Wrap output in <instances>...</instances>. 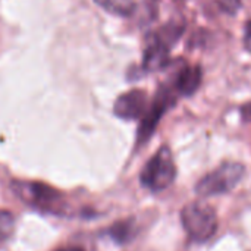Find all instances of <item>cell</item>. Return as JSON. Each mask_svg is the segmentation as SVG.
I'll list each match as a JSON object with an SVG mask.
<instances>
[{"mask_svg": "<svg viewBox=\"0 0 251 251\" xmlns=\"http://www.w3.org/2000/svg\"><path fill=\"white\" fill-rule=\"evenodd\" d=\"M176 176V166L169 147L163 146L156 151V154L146 163L141 171L140 181L150 191L166 190Z\"/></svg>", "mask_w": 251, "mask_h": 251, "instance_id": "cell-1", "label": "cell"}, {"mask_svg": "<svg viewBox=\"0 0 251 251\" xmlns=\"http://www.w3.org/2000/svg\"><path fill=\"white\" fill-rule=\"evenodd\" d=\"M10 187L24 203L47 213H54V215L62 213L63 209L62 194L54 188H51L50 185L41 182L13 181Z\"/></svg>", "mask_w": 251, "mask_h": 251, "instance_id": "cell-2", "label": "cell"}, {"mask_svg": "<svg viewBox=\"0 0 251 251\" xmlns=\"http://www.w3.org/2000/svg\"><path fill=\"white\" fill-rule=\"evenodd\" d=\"M176 96H178V93L174 85L162 84L157 88L151 104L147 107L144 116L141 118V124L137 131V144L138 146L144 144L150 140V137L156 131L163 115L175 106Z\"/></svg>", "mask_w": 251, "mask_h": 251, "instance_id": "cell-3", "label": "cell"}, {"mask_svg": "<svg viewBox=\"0 0 251 251\" xmlns=\"http://www.w3.org/2000/svg\"><path fill=\"white\" fill-rule=\"evenodd\" d=\"M182 225L194 241H207L218 229V218L215 210L203 203H191L181 212Z\"/></svg>", "mask_w": 251, "mask_h": 251, "instance_id": "cell-4", "label": "cell"}, {"mask_svg": "<svg viewBox=\"0 0 251 251\" xmlns=\"http://www.w3.org/2000/svg\"><path fill=\"white\" fill-rule=\"evenodd\" d=\"M244 166L237 162H226L221 165L213 172L207 174L196 187V191L200 196L210 197V196H221L225 193L232 191L238 182L244 176Z\"/></svg>", "mask_w": 251, "mask_h": 251, "instance_id": "cell-5", "label": "cell"}, {"mask_svg": "<svg viewBox=\"0 0 251 251\" xmlns=\"http://www.w3.org/2000/svg\"><path fill=\"white\" fill-rule=\"evenodd\" d=\"M149 107V97L144 90H131L119 96L113 106V113L125 121H135L144 116Z\"/></svg>", "mask_w": 251, "mask_h": 251, "instance_id": "cell-6", "label": "cell"}, {"mask_svg": "<svg viewBox=\"0 0 251 251\" xmlns=\"http://www.w3.org/2000/svg\"><path fill=\"white\" fill-rule=\"evenodd\" d=\"M169 51L171 47L163 43L156 32L150 34L147 38V46L144 50V60H143V68L149 72L153 71H160L166 68L171 63L169 59Z\"/></svg>", "mask_w": 251, "mask_h": 251, "instance_id": "cell-7", "label": "cell"}, {"mask_svg": "<svg viewBox=\"0 0 251 251\" xmlns=\"http://www.w3.org/2000/svg\"><path fill=\"white\" fill-rule=\"evenodd\" d=\"M201 79H203V72L199 65L190 66L184 60H179V68L174 75L172 85L175 87L178 94L190 97L199 90Z\"/></svg>", "mask_w": 251, "mask_h": 251, "instance_id": "cell-8", "label": "cell"}, {"mask_svg": "<svg viewBox=\"0 0 251 251\" xmlns=\"http://www.w3.org/2000/svg\"><path fill=\"white\" fill-rule=\"evenodd\" d=\"M135 232H137V228L132 219L121 221L109 229V235L119 244H125L131 241L135 237Z\"/></svg>", "mask_w": 251, "mask_h": 251, "instance_id": "cell-9", "label": "cell"}, {"mask_svg": "<svg viewBox=\"0 0 251 251\" xmlns=\"http://www.w3.org/2000/svg\"><path fill=\"white\" fill-rule=\"evenodd\" d=\"M97 4H100L103 9L121 15V16H128L132 13L135 4L132 0H94Z\"/></svg>", "mask_w": 251, "mask_h": 251, "instance_id": "cell-10", "label": "cell"}, {"mask_svg": "<svg viewBox=\"0 0 251 251\" xmlns=\"http://www.w3.org/2000/svg\"><path fill=\"white\" fill-rule=\"evenodd\" d=\"M15 228V218L7 210H0V243L6 241Z\"/></svg>", "mask_w": 251, "mask_h": 251, "instance_id": "cell-11", "label": "cell"}, {"mask_svg": "<svg viewBox=\"0 0 251 251\" xmlns=\"http://www.w3.org/2000/svg\"><path fill=\"white\" fill-rule=\"evenodd\" d=\"M219 6L231 15H235L237 10L243 6V0H219Z\"/></svg>", "mask_w": 251, "mask_h": 251, "instance_id": "cell-12", "label": "cell"}, {"mask_svg": "<svg viewBox=\"0 0 251 251\" xmlns=\"http://www.w3.org/2000/svg\"><path fill=\"white\" fill-rule=\"evenodd\" d=\"M244 46L251 53V21L246 24V28H244Z\"/></svg>", "mask_w": 251, "mask_h": 251, "instance_id": "cell-13", "label": "cell"}, {"mask_svg": "<svg viewBox=\"0 0 251 251\" xmlns=\"http://www.w3.org/2000/svg\"><path fill=\"white\" fill-rule=\"evenodd\" d=\"M241 116H243V121L251 122V100L241 106Z\"/></svg>", "mask_w": 251, "mask_h": 251, "instance_id": "cell-14", "label": "cell"}, {"mask_svg": "<svg viewBox=\"0 0 251 251\" xmlns=\"http://www.w3.org/2000/svg\"><path fill=\"white\" fill-rule=\"evenodd\" d=\"M56 251H84L82 249H79V247H63V249H59V250Z\"/></svg>", "mask_w": 251, "mask_h": 251, "instance_id": "cell-15", "label": "cell"}]
</instances>
